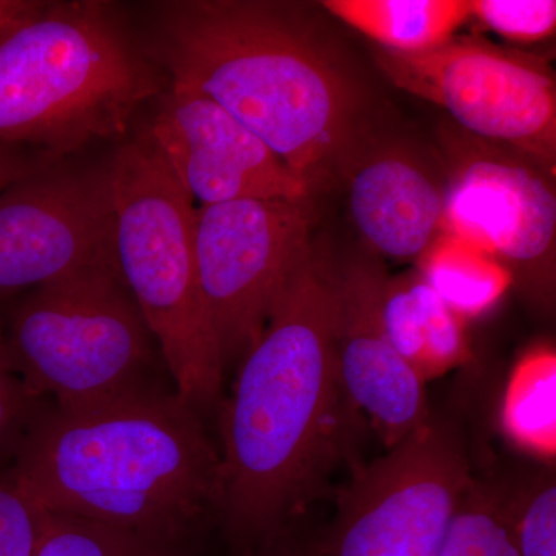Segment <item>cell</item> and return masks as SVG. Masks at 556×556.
Instances as JSON below:
<instances>
[{
    "label": "cell",
    "instance_id": "cell-1",
    "mask_svg": "<svg viewBox=\"0 0 556 556\" xmlns=\"http://www.w3.org/2000/svg\"><path fill=\"white\" fill-rule=\"evenodd\" d=\"M343 396L329 266L299 263L219 405L217 519L241 554L292 527L334 456Z\"/></svg>",
    "mask_w": 556,
    "mask_h": 556
},
{
    "label": "cell",
    "instance_id": "cell-2",
    "mask_svg": "<svg viewBox=\"0 0 556 556\" xmlns=\"http://www.w3.org/2000/svg\"><path fill=\"white\" fill-rule=\"evenodd\" d=\"M150 56L170 86L204 94L313 189L357 141L358 94L291 3L167 0L150 7Z\"/></svg>",
    "mask_w": 556,
    "mask_h": 556
},
{
    "label": "cell",
    "instance_id": "cell-3",
    "mask_svg": "<svg viewBox=\"0 0 556 556\" xmlns=\"http://www.w3.org/2000/svg\"><path fill=\"white\" fill-rule=\"evenodd\" d=\"M11 468L50 514L169 540H192L217 518L219 452L175 390L89 412L53 408Z\"/></svg>",
    "mask_w": 556,
    "mask_h": 556
},
{
    "label": "cell",
    "instance_id": "cell-4",
    "mask_svg": "<svg viewBox=\"0 0 556 556\" xmlns=\"http://www.w3.org/2000/svg\"><path fill=\"white\" fill-rule=\"evenodd\" d=\"M167 87L118 7L36 2L0 33V142L67 160L124 137L139 109Z\"/></svg>",
    "mask_w": 556,
    "mask_h": 556
},
{
    "label": "cell",
    "instance_id": "cell-5",
    "mask_svg": "<svg viewBox=\"0 0 556 556\" xmlns=\"http://www.w3.org/2000/svg\"><path fill=\"white\" fill-rule=\"evenodd\" d=\"M109 163L116 268L159 343L175 391L204 416L222 405L226 371L197 269L193 201L148 127Z\"/></svg>",
    "mask_w": 556,
    "mask_h": 556
},
{
    "label": "cell",
    "instance_id": "cell-6",
    "mask_svg": "<svg viewBox=\"0 0 556 556\" xmlns=\"http://www.w3.org/2000/svg\"><path fill=\"white\" fill-rule=\"evenodd\" d=\"M0 336L22 378L58 412H89L169 390L159 343L116 265L33 289Z\"/></svg>",
    "mask_w": 556,
    "mask_h": 556
},
{
    "label": "cell",
    "instance_id": "cell-7",
    "mask_svg": "<svg viewBox=\"0 0 556 556\" xmlns=\"http://www.w3.org/2000/svg\"><path fill=\"white\" fill-rule=\"evenodd\" d=\"M376 61L399 89L444 109L457 129L555 172L556 83L544 58L456 35L422 53L378 49Z\"/></svg>",
    "mask_w": 556,
    "mask_h": 556
},
{
    "label": "cell",
    "instance_id": "cell-8",
    "mask_svg": "<svg viewBox=\"0 0 556 556\" xmlns=\"http://www.w3.org/2000/svg\"><path fill=\"white\" fill-rule=\"evenodd\" d=\"M471 479L459 431L430 417L343 486L324 556L441 555Z\"/></svg>",
    "mask_w": 556,
    "mask_h": 556
},
{
    "label": "cell",
    "instance_id": "cell-9",
    "mask_svg": "<svg viewBox=\"0 0 556 556\" xmlns=\"http://www.w3.org/2000/svg\"><path fill=\"white\" fill-rule=\"evenodd\" d=\"M193 247L226 371L262 338L289 278L313 249L308 206L240 200L195 207Z\"/></svg>",
    "mask_w": 556,
    "mask_h": 556
},
{
    "label": "cell",
    "instance_id": "cell-10",
    "mask_svg": "<svg viewBox=\"0 0 556 556\" xmlns=\"http://www.w3.org/2000/svg\"><path fill=\"white\" fill-rule=\"evenodd\" d=\"M445 206L442 232L495 255L511 277L548 299L554 289V172L526 153L471 137L453 124L441 131Z\"/></svg>",
    "mask_w": 556,
    "mask_h": 556
},
{
    "label": "cell",
    "instance_id": "cell-11",
    "mask_svg": "<svg viewBox=\"0 0 556 556\" xmlns=\"http://www.w3.org/2000/svg\"><path fill=\"white\" fill-rule=\"evenodd\" d=\"M101 265H116L109 160L54 161L0 192V302Z\"/></svg>",
    "mask_w": 556,
    "mask_h": 556
},
{
    "label": "cell",
    "instance_id": "cell-12",
    "mask_svg": "<svg viewBox=\"0 0 556 556\" xmlns=\"http://www.w3.org/2000/svg\"><path fill=\"white\" fill-rule=\"evenodd\" d=\"M148 130L179 186L201 206L240 200L306 203L313 189L248 127L197 91L170 86Z\"/></svg>",
    "mask_w": 556,
    "mask_h": 556
},
{
    "label": "cell",
    "instance_id": "cell-13",
    "mask_svg": "<svg viewBox=\"0 0 556 556\" xmlns=\"http://www.w3.org/2000/svg\"><path fill=\"white\" fill-rule=\"evenodd\" d=\"M383 274L371 263L329 268L332 342L340 388L391 448L430 420L424 379L388 342L380 327Z\"/></svg>",
    "mask_w": 556,
    "mask_h": 556
},
{
    "label": "cell",
    "instance_id": "cell-14",
    "mask_svg": "<svg viewBox=\"0 0 556 556\" xmlns=\"http://www.w3.org/2000/svg\"><path fill=\"white\" fill-rule=\"evenodd\" d=\"M346 166L351 217L362 239L386 257L417 262L442 232L444 177L397 148Z\"/></svg>",
    "mask_w": 556,
    "mask_h": 556
},
{
    "label": "cell",
    "instance_id": "cell-15",
    "mask_svg": "<svg viewBox=\"0 0 556 556\" xmlns=\"http://www.w3.org/2000/svg\"><path fill=\"white\" fill-rule=\"evenodd\" d=\"M378 313L388 342L424 382L470 358L467 321L439 298L417 270L383 276Z\"/></svg>",
    "mask_w": 556,
    "mask_h": 556
},
{
    "label": "cell",
    "instance_id": "cell-16",
    "mask_svg": "<svg viewBox=\"0 0 556 556\" xmlns=\"http://www.w3.org/2000/svg\"><path fill=\"white\" fill-rule=\"evenodd\" d=\"M321 7L379 49L402 54L437 49L470 22L468 0H325Z\"/></svg>",
    "mask_w": 556,
    "mask_h": 556
},
{
    "label": "cell",
    "instance_id": "cell-17",
    "mask_svg": "<svg viewBox=\"0 0 556 556\" xmlns=\"http://www.w3.org/2000/svg\"><path fill=\"white\" fill-rule=\"evenodd\" d=\"M416 270L466 321L496 308L515 283L495 255L448 232H441L420 255Z\"/></svg>",
    "mask_w": 556,
    "mask_h": 556
},
{
    "label": "cell",
    "instance_id": "cell-18",
    "mask_svg": "<svg viewBox=\"0 0 556 556\" xmlns=\"http://www.w3.org/2000/svg\"><path fill=\"white\" fill-rule=\"evenodd\" d=\"M501 426L517 447L551 459L556 453V354L548 345L527 351L508 379Z\"/></svg>",
    "mask_w": 556,
    "mask_h": 556
},
{
    "label": "cell",
    "instance_id": "cell-19",
    "mask_svg": "<svg viewBox=\"0 0 556 556\" xmlns=\"http://www.w3.org/2000/svg\"><path fill=\"white\" fill-rule=\"evenodd\" d=\"M189 543L46 511L35 556H192Z\"/></svg>",
    "mask_w": 556,
    "mask_h": 556
},
{
    "label": "cell",
    "instance_id": "cell-20",
    "mask_svg": "<svg viewBox=\"0 0 556 556\" xmlns=\"http://www.w3.org/2000/svg\"><path fill=\"white\" fill-rule=\"evenodd\" d=\"M439 556H518L496 490L471 479Z\"/></svg>",
    "mask_w": 556,
    "mask_h": 556
},
{
    "label": "cell",
    "instance_id": "cell-21",
    "mask_svg": "<svg viewBox=\"0 0 556 556\" xmlns=\"http://www.w3.org/2000/svg\"><path fill=\"white\" fill-rule=\"evenodd\" d=\"M497 492V490H496ZM518 556H556V481L544 468L497 492Z\"/></svg>",
    "mask_w": 556,
    "mask_h": 556
},
{
    "label": "cell",
    "instance_id": "cell-22",
    "mask_svg": "<svg viewBox=\"0 0 556 556\" xmlns=\"http://www.w3.org/2000/svg\"><path fill=\"white\" fill-rule=\"evenodd\" d=\"M53 402L27 382L7 354L0 336V455H20L25 441L51 409Z\"/></svg>",
    "mask_w": 556,
    "mask_h": 556
},
{
    "label": "cell",
    "instance_id": "cell-23",
    "mask_svg": "<svg viewBox=\"0 0 556 556\" xmlns=\"http://www.w3.org/2000/svg\"><path fill=\"white\" fill-rule=\"evenodd\" d=\"M468 11L470 21L521 46L551 38L556 28L554 0H468Z\"/></svg>",
    "mask_w": 556,
    "mask_h": 556
},
{
    "label": "cell",
    "instance_id": "cell-24",
    "mask_svg": "<svg viewBox=\"0 0 556 556\" xmlns=\"http://www.w3.org/2000/svg\"><path fill=\"white\" fill-rule=\"evenodd\" d=\"M43 515L13 468L0 471V556H35Z\"/></svg>",
    "mask_w": 556,
    "mask_h": 556
},
{
    "label": "cell",
    "instance_id": "cell-25",
    "mask_svg": "<svg viewBox=\"0 0 556 556\" xmlns=\"http://www.w3.org/2000/svg\"><path fill=\"white\" fill-rule=\"evenodd\" d=\"M50 163L54 161L39 150L0 142V192Z\"/></svg>",
    "mask_w": 556,
    "mask_h": 556
},
{
    "label": "cell",
    "instance_id": "cell-26",
    "mask_svg": "<svg viewBox=\"0 0 556 556\" xmlns=\"http://www.w3.org/2000/svg\"><path fill=\"white\" fill-rule=\"evenodd\" d=\"M241 556H324V548L321 536H303L295 532L294 527H289L280 535L244 552Z\"/></svg>",
    "mask_w": 556,
    "mask_h": 556
},
{
    "label": "cell",
    "instance_id": "cell-27",
    "mask_svg": "<svg viewBox=\"0 0 556 556\" xmlns=\"http://www.w3.org/2000/svg\"><path fill=\"white\" fill-rule=\"evenodd\" d=\"M35 5L33 0H0V33L20 21Z\"/></svg>",
    "mask_w": 556,
    "mask_h": 556
}]
</instances>
